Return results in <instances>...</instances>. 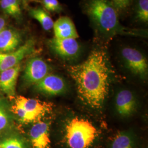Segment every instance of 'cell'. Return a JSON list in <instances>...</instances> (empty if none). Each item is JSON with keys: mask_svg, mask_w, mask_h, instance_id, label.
<instances>
[{"mask_svg": "<svg viewBox=\"0 0 148 148\" xmlns=\"http://www.w3.org/2000/svg\"><path fill=\"white\" fill-rule=\"evenodd\" d=\"M68 70L80 99L92 109H101L109 89L110 69L106 52L95 49L83 62L70 66Z\"/></svg>", "mask_w": 148, "mask_h": 148, "instance_id": "6da1fadb", "label": "cell"}, {"mask_svg": "<svg viewBox=\"0 0 148 148\" xmlns=\"http://www.w3.org/2000/svg\"><path fill=\"white\" fill-rule=\"evenodd\" d=\"M85 10L98 30L106 37L117 35H143L141 30L131 29L122 25L117 9L110 0H88Z\"/></svg>", "mask_w": 148, "mask_h": 148, "instance_id": "7a4b0ae2", "label": "cell"}, {"mask_svg": "<svg viewBox=\"0 0 148 148\" xmlns=\"http://www.w3.org/2000/svg\"><path fill=\"white\" fill-rule=\"evenodd\" d=\"M98 130L89 120L75 117L66 123L65 138L70 148H90L98 136Z\"/></svg>", "mask_w": 148, "mask_h": 148, "instance_id": "3957f363", "label": "cell"}, {"mask_svg": "<svg viewBox=\"0 0 148 148\" xmlns=\"http://www.w3.org/2000/svg\"><path fill=\"white\" fill-rule=\"evenodd\" d=\"M122 58L127 68L133 74L145 79L148 76V62L145 56L137 49L123 48L121 51Z\"/></svg>", "mask_w": 148, "mask_h": 148, "instance_id": "277c9868", "label": "cell"}, {"mask_svg": "<svg viewBox=\"0 0 148 148\" xmlns=\"http://www.w3.org/2000/svg\"><path fill=\"white\" fill-rule=\"evenodd\" d=\"M48 44L53 52L64 60L77 58L81 53V46L76 39H60L54 37L49 40Z\"/></svg>", "mask_w": 148, "mask_h": 148, "instance_id": "5b68a950", "label": "cell"}, {"mask_svg": "<svg viewBox=\"0 0 148 148\" xmlns=\"http://www.w3.org/2000/svg\"><path fill=\"white\" fill-rule=\"evenodd\" d=\"M50 66L40 58L30 59L26 65L23 79L27 85H36L50 72Z\"/></svg>", "mask_w": 148, "mask_h": 148, "instance_id": "8992f818", "label": "cell"}, {"mask_svg": "<svg viewBox=\"0 0 148 148\" xmlns=\"http://www.w3.org/2000/svg\"><path fill=\"white\" fill-rule=\"evenodd\" d=\"M35 42L29 40L11 53L0 52V72L10 69L20 64L21 60L34 50Z\"/></svg>", "mask_w": 148, "mask_h": 148, "instance_id": "52a82bcc", "label": "cell"}, {"mask_svg": "<svg viewBox=\"0 0 148 148\" xmlns=\"http://www.w3.org/2000/svg\"><path fill=\"white\" fill-rule=\"evenodd\" d=\"M15 103L25 110L33 122L40 121V119L51 110V106L47 103L21 95L16 98Z\"/></svg>", "mask_w": 148, "mask_h": 148, "instance_id": "ba28073f", "label": "cell"}, {"mask_svg": "<svg viewBox=\"0 0 148 148\" xmlns=\"http://www.w3.org/2000/svg\"><path fill=\"white\" fill-rule=\"evenodd\" d=\"M33 148H51L49 126L47 122L39 121L35 123L29 131Z\"/></svg>", "mask_w": 148, "mask_h": 148, "instance_id": "9c48e42d", "label": "cell"}, {"mask_svg": "<svg viewBox=\"0 0 148 148\" xmlns=\"http://www.w3.org/2000/svg\"><path fill=\"white\" fill-rule=\"evenodd\" d=\"M35 85L38 91L46 95H59L66 90V84L63 79L52 74H48Z\"/></svg>", "mask_w": 148, "mask_h": 148, "instance_id": "30bf717a", "label": "cell"}, {"mask_svg": "<svg viewBox=\"0 0 148 148\" xmlns=\"http://www.w3.org/2000/svg\"><path fill=\"white\" fill-rule=\"evenodd\" d=\"M115 107L120 116L128 117L132 115L137 108V101L132 92L127 90L119 92L116 97Z\"/></svg>", "mask_w": 148, "mask_h": 148, "instance_id": "8fae6325", "label": "cell"}, {"mask_svg": "<svg viewBox=\"0 0 148 148\" xmlns=\"http://www.w3.org/2000/svg\"><path fill=\"white\" fill-rule=\"evenodd\" d=\"M21 34L16 30L5 27L0 32V52L11 53L20 47Z\"/></svg>", "mask_w": 148, "mask_h": 148, "instance_id": "7c38bea8", "label": "cell"}, {"mask_svg": "<svg viewBox=\"0 0 148 148\" xmlns=\"http://www.w3.org/2000/svg\"><path fill=\"white\" fill-rule=\"evenodd\" d=\"M21 69L19 64L0 72V90L8 96L12 97L16 94V84Z\"/></svg>", "mask_w": 148, "mask_h": 148, "instance_id": "4fadbf2b", "label": "cell"}, {"mask_svg": "<svg viewBox=\"0 0 148 148\" xmlns=\"http://www.w3.org/2000/svg\"><path fill=\"white\" fill-rule=\"evenodd\" d=\"M53 28L56 38L77 39L79 37L73 21L68 16H63L59 18L54 22Z\"/></svg>", "mask_w": 148, "mask_h": 148, "instance_id": "5bb4252c", "label": "cell"}, {"mask_svg": "<svg viewBox=\"0 0 148 148\" xmlns=\"http://www.w3.org/2000/svg\"><path fill=\"white\" fill-rule=\"evenodd\" d=\"M29 14L32 18L39 22L43 29L46 31H49L53 28L54 21L47 12L41 7L32 8L29 11Z\"/></svg>", "mask_w": 148, "mask_h": 148, "instance_id": "9a60e30c", "label": "cell"}, {"mask_svg": "<svg viewBox=\"0 0 148 148\" xmlns=\"http://www.w3.org/2000/svg\"><path fill=\"white\" fill-rule=\"evenodd\" d=\"M110 148H134L132 136L125 131L118 133L114 138Z\"/></svg>", "mask_w": 148, "mask_h": 148, "instance_id": "2e32d148", "label": "cell"}, {"mask_svg": "<svg viewBox=\"0 0 148 148\" xmlns=\"http://www.w3.org/2000/svg\"><path fill=\"white\" fill-rule=\"evenodd\" d=\"M1 7L8 16L19 19L21 17V10L18 0H1Z\"/></svg>", "mask_w": 148, "mask_h": 148, "instance_id": "e0dca14e", "label": "cell"}, {"mask_svg": "<svg viewBox=\"0 0 148 148\" xmlns=\"http://www.w3.org/2000/svg\"><path fill=\"white\" fill-rule=\"evenodd\" d=\"M0 147L2 148H26V146L21 138L11 137L1 140Z\"/></svg>", "mask_w": 148, "mask_h": 148, "instance_id": "ac0fdd59", "label": "cell"}, {"mask_svg": "<svg viewBox=\"0 0 148 148\" xmlns=\"http://www.w3.org/2000/svg\"><path fill=\"white\" fill-rule=\"evenodd\" d=\"M136 18L144 23L148 21V0H139L138 2Z\"/></svg>", "mask_w": 148, "mask_h": 148, "instance_id": "d6986e66", "label": "cell"}, {"mask_svg": "<svg viewBox=\"0 0 148 148\" xmlns=\"http://www.w3.org/2000/svg\"><path fill=\"white\" fill-rule=\"evenodd\" d=\"M10 123V116L3 101H0V132L5 130Z\"/></svg>", "mask_w": 148, "mask_h": 148, "instance_id": "ffe728a7", "label": "cell"}, {"mask_svg": "<svg viewBox=\"0 0 148 148\" xmlns=\"http://www.w3.org/2000/svg\"><path fill=\"white\" fill-rule=\"evenodd\" d=\"M43 4L47 11L56 13L62 11V7L58 0H43Z\"/></svg>", "mask_w": 148, "mask_h": 148, "instance_id": "44dd1931", "label": "cell"}, {"mask_svg": "<svg viewBox=\"0 0 148 148\" xmlns=\"http://www.w3.org/2000/svg\"><path fill=\"white\" fill-rule=\"evenodd\" d=\"M111 2L116 9L123 10L130 5L131 0H111Z\"/></svg>", "mask_w": 148, "mask_h": 148, "instance_id": "7402d4cb", "label": "cell"}, {"mask_svg": "<svg viewBox=\"0 0 148 148\" xmlns=\"http://www.w3.org/2000/svg\"><path fill=\"white\" fill-rule=\"evenodd\" d=\"M6 26V21L3 17L0 16V32H2Z\"/></svg>", "mask_w": 148, "mask_h": 148, "instance_id": "603a6c76", "label": "cell"}, {"mask_svg": "<svg viewBox=\"0 0 148 148\" xmlns=\"http://www.w3.org/2000/svg\"><path fill=\"white\" fill-rule=\"evenodd\" d=\"M23 1V2L24 3H27V0H22Z\"/></svg>", "mask_w": 148, "mask_h": 148, "instance_id": "cb8c5ba5", "label": "cell"}, {"mask_svg": "<svg viewBox=\"0 0 148 148\" xmlns=\"http://www.w3.org/2000/svg\"><path fill=\"white\" fill-rule=\"evenodd\" d=\"M0 148H1V147H0Z\"/></svg>", "mask_w": 148, "mask_h": 148, "instance_id": "d4e9b609", "label": "cell"}]
</instances>
